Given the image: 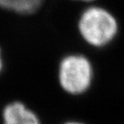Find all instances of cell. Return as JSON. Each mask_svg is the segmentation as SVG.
I'll return each mask as SVG.
<instances>
[{"instance_id": "cell-1", "label": "cell", "mask_w": 124, "mask_h": 124, "mask_svg": "<svg viewBox=\"0 0 124 124\" xmlns=\"http://www.w3.org/2000/svg\"><path fill=\"white\" fill-rule=\"evenodd\" d=\"M77 28L81 38L96 48L110 44L119 33V23L115 16L98 6H90L83 10Z\"/></svg>"}, {"instance_id": "cell-2", "label": "cell", "mask_w": 124, "mask_h": 124, "mask_svg": "<svg viewBox=\"0 0 124 124\" xmlns=\"http://www.w3.org/2000/svg\"><path fill=\"white\" fill-rule=\"evenodd\" d=\"M93 79V64L84 54L70 53L60 61L58 81L65 93L72 96L85 93L92 85Z\"/></svg>"}, {"instance_id": "cell-3", "label": "cell", "mask_w": 124, "mask_h": 124, "mask_svg": "<svg viewBox=\"0 0 124 124\" xmlns=\"http://www.w3.org/2000/svg\"><path fill=\"white\" fill-rule=\"evenodd\" d=\"M3 124H41L34 111L20 101L6 105L2 112Z\"/></svg>"}, {"instance_id": "cell-4", "label": "cell", "mask_w": 124, "mask_h": 124, "mask_svg": "<svg viewBox=\"0 0 124 124\" xmlns=\"http://www.w3.org/2000/svg\"><path fill=\"white\" fill-rule=\"evenodd\" d=\"M44 0H0V8L19 15L35 13Z\"/></svg>"}, {"instance_id": "cell-5", "label": "cell", "mask_w": 124, "mask_h": 124, "mask_svg": "<svg viewBox=\"0 0 124 124\" xmlns=\"http://www.w3.org/2000/svg\"><path fill=\"white\" fill-rule=\"evenodd\" d=\"M3 66H4V62H3V57H2V52H1V48H0V73L3 70Z\"/></svg>"}, {"instance_id": "cell-6", "label": "cell", "mask_w": 124, "mask_h": 124, "mask_svg": "<svg viewBox=\"0 0 124 124\" xmlns=\"http://www.w3.org/2000/svg\"><path fill=\"white\" fill-rule=\"evenodd\" d=\"M63 124H86L82 121H78V120H70V121H66Z\"/></svg>"}, {"instance_id": "cell-7", "label": "cell", "mask_w": 124, "mask_h": 124, "mask_svg": "<svg viewBox=\"0 0 124 124\" xmlns=\"http://www.w3.org/2000/svg\"><path fill=\"white\" fill-rule=\"evenodd\" d=\"M75 1H81V2H93V1H95V0H75Z\"/></svg>"}]
</instances>
